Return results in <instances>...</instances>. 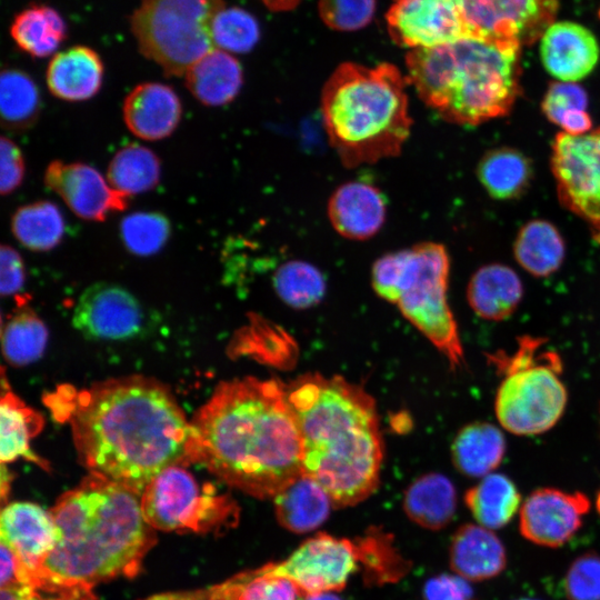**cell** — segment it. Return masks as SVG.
I'll list each match as a JSON object with an SVG mask.
<instances>
[{"label":"cell","mask_w":600,"mask_h":600,"mask_svg":"<svg viewBox=\"0 0 600 600\" xmlns=\"http://www.w3.org/2000/svg\"><path fill=\"white\" fill-rule=\"evenodd\" d=\"M46 402L70 427L78 458L90 473L140 496L166 468L189 464L190 422L154 379L132 376L80 390L60 387Z\"/></svg>","instance_id":"cell-1"},{"label":"cell","mask_w":600,"mask_h":600,"mask_svg":"<svg viewBox=\"0 0 600 600\" xmlns=\"http://www.w3.org/2000/svg\"><path fill=\"white\" fill-rule=\"evenodd\" d=\"M190 426L189 464L247 494L274 498L302 474L299 424L277 380L221 382Z\"/></svg>","instance_id":"cell-2"},{"label":"cell","mask_w":600,"mask_h":600,"mask_svg":"<svg viewBox=\"0 0 600 600\" xmlns=\"http://www.w3.org/2000/svg\"><path fill=\"white\" fill-rule=\"evenodd\" d=\"M302 446V473L333 507L367 499L379 486L382 437L373 398L334 376L306 374L287 387Z\"/></svg>","instance_id":"cell-3"},{"label":"cell","mask_w":600,"mask_h":600,"mask_svg":"<svg viewBox=\"0 0 600 600\" xmlns=\"http://www.w3.org/2000/svg\"><path fill=\"white\" fill-rule=\"evenodd\" d=\"M51 516L59 540L44 561L52 573L94 586L134 577L156 542L141 496L100 474L90 473L63 493Z\"/></svg>","instance_id":"cell-4"},{"label":"cell","mask_w":600,"mask_h":600,"mask_svg":"<svg viewBox=\"0 0 600 600\" xmlns=\"http://www.w3.org/2000/svg\"><path fill=\"white\" fill-rule=\"evenodd\" d=\"M520 49L477 38L411 49L406 57L408 80L444 120L479 124L508 114L516 102Z\"/></svg>","instance_id":"cell-5"},{"label":"cell","mask_w":600,"mask_h":600,"mask_svg":"<svg viewBox=\"0 0 600 600\" xmlns=\"http://www.w3.org/2000/svg\"><path fill=\"white\" fill-rule=\"evenodd\" d=\"M404 78L397 67L340 64L321 93V113L331 146L346 167L374 163L400 153L412 120Z\"/></svg>","instance_id":"cell-6"},{"label":"cell","mask_w":600,"mask_h":600,"mask_svg":"<svg viewBox=\"0 0 600 600\" xmlns=\"http://www.w3.org/2000/svg\"><path fill=\"white\" fill-rule=\"evenodd\" d=\"M450 260L446 248L423 242L380 257L372 267L374 291L396 304L449 361L464 362L458 326L448 302Z\"/></svg>","instance_id":"cell-7"},{"label":"cell","mask_w":600,"mask_h":600,"mask_svg":"<svg viewBox=\"0 0 600 600\" xmlns=\"http://www.w3.org/2000/svg\"><path fill=\"white\" fill-rule=\"evenodd\" d=\"M488 360L502 378L494 411L503 429L517 436H536L560 420L568 400L562 360L547 348L543 338L521 336L511 353L496 351Z\"/></svg>","instance_id":"cell-8"},{"label":"cell","mask_w":600,"mask_h":600,"mask_svg":"<svg viewBox=\"0 0 600 600\" xmlns=\"http://www.w3.org/2000/svg\"><path fill=\"white\" fill-rule=\"evenodd\" d=\"M223 0H142L131 17L141 53L169 77L186 74L214 47L212 22Z\"/></svg>","instance_id":"cell-9"},{"label":"cell","mask_w":600,"mask_h":600,"mask_svg":"<svg viewBox=\"0 0 600 600\" xmlns=\"http://www.w3.org/2000/svg\"><path fill=\"white\" fill-rule=\"evenodd\" d=\"M146 521L156 530L208 533L237 523L239 508L210 483L199 482L182 464L166 468L141 493Z\"/></svg>","instance_id":"cell-10"},{"label":"cell","mask_w":600,"mask_h":600,"mask_svg":"<svg viewBox=\"0 0 600 600\" xmlns=\"http://www.w3.org/2000/svg\"><path fill=\"white\" fill-rule=\"evenodd\" d=\"M551 169L561 203L600 229V128L578 136L558 133Z\"/></svg>","instance_id":"cell-11"},{"label":"cell","mask_w":600,"mask_h":600,"mask_svg":"<svg viewBox=\"0 0 600 600\" xmlns=\"http://www.w3.org/2000/svg\"><path fill=\"white\" fill-rule=\"evenodd\" d=\"M470 38L528 46L553 23L559 0H459Z\"/></svg>","instance_id":"cell-12"},{"label":"cell","mask_w":600,"mask_h":600,"mask_svg":"<svg viewBox=\"0 0 600 600\" xmlns=\"http://www.w3.org/2000/svg\"><path fill=\"white\" fill-rule=\"evenodd\" d=\"M362 561L361 547L348 539L319 533L304 541L286 560L269 563L272 573L293 581L301 593L342 589Z\"/></svg>","instance_id":"cell-13"},{"label":"cell","mask_w":600,"mask_h":600,"mask_svg":"<svg viewBox=\"0 0 600 600\" xmlns=\"http://www.w3.org/2000/svg\"><path fill=\"white\" fill-rule=\"evenodd\" d=\"M387 24L391 39L410 49L470 38L459 0H393Z\"/></svg>","instance_id":"cell-14"},{"label":"cell","mask_w":600,"mask_h":600,"mask_svg":"<svg viewBox=\"0 0 600 600\" xmlns=\"http://www.w3.org/2000/svg\"><path fill=\"white\" fill-rule=\"evenodd\" d=\"M144 313L127 289L109 282L87 288L73 311L72 324L87 339L129 340L143 330Z\"/></svg>","instance_id":"cell-15"},{"label":"cell","mask_w":600,"mask_h":600,"mask_svg":"<svg viewBox=\"0 0 600 600\" xmlns=\"http://www.w3.org/2000/svg\"><path fill=\"white\" fill-rule=\"evenodd\" d=\"M590 508L591 502L582 492L539 488L520 507V533L537 546L561 547L580 529Z\"/></svg>","instance_id":"cell-16"},{"label":"cell","mask_w":600,"mask_h":600,"mask_svg":"<svg viewBox=\"0 0 600 600\" xmlns=\"http://www.w3.org/2000/svg\"><path fill=\"white\" fill-rule=\"evenodd\" d=\"M46 186L79 218L104 221L128 207V197L114 190L93 167L82 162L53 160L44 171Z\"/></svg>","instance_id":"cell-17"},{"label":"cell","mask_w":600,"mask_h":600,"mask_svg":"<svg viewBox=\"0 0 600 600\" xmlns=\"http://www.w3.org/2000/svg\"><path fill=\"white\" fill-rule=\"evenodd\" d=\"M0 538L23 566L38 570L56 548L59 531L51 512L33 502L14 501L2 508Z\"/></svg>","instance_id":"cell-18"},{"label":"cell","mask_w":600,"mask_h":600,"mask_svg":"<svg viewBox=\"0 0 600 600\" xmlns=\"http://www.w3.org/2000/svg\"><path fill=\"white\" fill-rule=\"evenodd\" d=\"M543 67L554 78L572 82L583 79L596 67L600 49L586 27L570 21L553 22L542 34Z\"/></svg>","instance_id":"cell-19"},{"label":"cell","mask_w":600,"mask_h":600,"mask_svg":"<svg viewBox=\"0 0 600 600\" xmlns=\"http://www.w3.org/2000/svg\"><path fill=\"white\" fill-rule=\"evenodd\" d=\"M122 113L132 134L143 140L157 141L169 137L177 129L182 116V104L171 87L159 82H144L126 97Z\"/></svg>","instance_id":"cell-20"},{"label":"cell","mask_w":600,"mask_h":600,"mask_svg":"<svg viewBox=\"0 0 600 600\" xmlns=\"http://www.w3.org/2000/svg\"><path fill=\"white\" fill-rule=\"evenodd\" d=\"M386 198L372 183L351 181L341 184L328 203L329 220L334 230L351 240L373 237L383 226Z\"/></svg>","instance_id":"cell-21"},{"label":"cell","mask_w":600,"mask_h":600,"mask_svg":"<svg viewBox=\"0 0 600 600\" xmlns=\"http://www.w3.org/2000/svg\"><path fill=\"white\" fill-rule=\"evenodd\" d=\"M450 567L469 582H480L499 576L507 567L503 543L493 532L480 524L461 526L452 537L449 550Z\"/></svg>","instance_id":"cell-22"},{"label":"cell","mask_w":600,"mask_h":600,"mask_svg":"<svg viewBox=\"0 0 600 600\" xmlns=\"http://www.w3.org/2000/svg\"><path fill=\"white\" fill-rule=\"evenodd\" d=\"M103 64L91 48L76 46L58 52L50 60L46 80L57 98L79 102L94 97L102 84Z\"/></svg>","instance_id":"cell-23"},{"label":"cell","mask_w":600,"mask_h":600,"mask_svg":"<svg viewBox=\"0 0 600 600\" xmlns=\"http://www.w3.org/2000/svg\"><path fill=\"white\" fill-rule=\"evenodd\" d=\"M523 294L519 276L509 267L492 263L481 267L471 277L467 299L480 318L501 321L518 308Z\"/></svg>","instance_id":"cell-24"},{"label":"cell","mask_w":600,"mask_h":600,"mask_svg":"<svg viewBox=\"0 0 600 600\" xmlns=\"http://www.w3.org/2000/svg\"><path fill=\"white\" fill-rule=\"evenodd\" d=\"M186 86L202 104L210 107L231 102L242 86L239 61L227 51L213 49L186 72Z\"/></svg>","instance_id":"cell-25"},{"label":"cell","mask_w":600,"mask_h":600,"mask_svg":"<svg viewBox=\"0 0 600 600\" xmlns=\"http://www.w3.org/2000/svg\"><path fill=\"white\" fill-rule=\"evenodd\" d=\"M273 500L279 523L297 533L320 527L333 506L323 488L303 473L281 490Z\"/></svg>","instance_id":"cell-26"},{"label":"cell","mask_w":600,"mask_h":600,"mask_svg":"<svg viewBox=\"0 0 600 600\" xmlns=\"http://www.w3.org/2000/svg\"><path fill=\"white\" fill-rule=\"evenodd\" d=\"M506 453V439L501 430L488 422H473L456 436L451 454L454 467L470 478L492 473Z\"/></svg>","instance_id":"cell-27"},{"label":"cell","mask_w":600,"mask_h":600,"mask_svg":"<svg viewBox=\"0 0 600 600\" xmlns=\"http://www.w3.org/2000/svg\"><path fill=\"white\" fill-rule=\"evenodd\" d=\"M42 416L28 407L10 389L2 392L0 401V459L2 463L19 458L48 469L43 459L32 452L30 441L43 428Z\"/></svg>","instance_id":"cell-28"},{"label":"cell","mask_w":600,"mask_h":600,"mask_svg":"<svg viewBox=\"0 0 600 600\" xmlns=\"http://www.w3.org/2000/svg\"><path fill=\"white\" fill-rule=\"evenodd\" d=\"M403 508L408 517L419 526L440 530L450 523L456 513V488L443 474L421 476L407 489Z\"/></svg>","instance_id":"cell-29"},{"label":"cell","mask_w":600,"mask_h":600,"mask_svg":"<svg viewBox=\"0 0 600 600\" xmlns=\"http://www.w3.org/2000/svg\"><path fill=\"white\" fill-rule=\"evenodd\" d=\"M464 502L478 524L497 530L520 510L521 496L509 477L492 472L467 490Z\"/></svg>","instance_id":"cell-30"},{"label":"cell","mask_w":600,"mask_h":600,"mask_svg":"<svg viewBox=\"0 0 600 600\" xmlns=\"http://www.w3.org/2000/svg\"><path fill=\"white\" fill-rule=\"evenodd\" d=\"M564 241L557 228L544 220H532L519 231L514 258L529 273L548 277L556 272L564 258Z\"/></svg>","instance_id":"cell-31"},{"label":"cell","mask_w":600,"mask_h":600,"mask_svg":"<svg viewBox=\"0 0 600 600\" xmlns=\"http://www.w3.org/2000/svg\"><path fill=\"white\" fill-rule=\"evenodd\" d=\"M20 561V560H19ZM0 600H98L93 586L59 577L44 567L31 570L19 562L14 582L1 588Z\"/></svg>","instance_id":"cell-32"},{"label":"cell","mask_w":600,"mask_h":600,"mask_svg":"<svg viewBox=\"0 0 600 600\" xmlns=\"http://www.w3.org/2000/svg\"><path fill=\"white\" fill-rule=\"evenodd\" d=\"M532 176L530 161L512 148L487 152L479 162L478 177L494 199H513L528 188Z\"/></svg>","instance_id":"cell-33"},{"label":"cell","mask_w":600,"mask_h":600,"mask_svg":"<svg viewBox=\"0 0 600 600\" xmlns=\"http://www.w3.org/2000/svg\"><path fill=\"white\" fill-rule=\"evenodd\" d=\"M64 218L51 201L24 204L11 218V232L24 248L44 252L56 248L64 234Z\"/></svg>","instance_id":"cell-34"},{"label":"cell","mask_w":600,"mask_h":600,"mask_svg":"<svg viewBox=\"0 0 600 600\" xmlns=\"http://www.w3.org/2000/svg\"><path fill=\"white\" fill-rule=\"evenodd\" d=\"M161 163L147 147L128 144L113 156L107 170V180L121 194L131 196L152 190L160 180Z\"/></svg>","instance_id":"cell-35"},{"label":"cell","mask_w":600,"mask_h":600,"mask_svg":"<svg viewBox=\"0 0 600 600\" xmlns=\"http://www.w3.org/2000/svg\"><path fill=\"white\" fill-rule=\"evenodd\" d=\"M66 23L47 6H32L16 16L10 33L17 46L32 57L52 54L66 38Z\"/></svg>","instance_id":"cell-36"},{"label":"cell","mask_w":600,"mask_h":600,"mask_svg":"<svg viewBox=\"0 0 600 600\" xmlns=\"http://www.w3.org/2000/svg\"><path fill=\"white\" fill-rule=\"evenodd\" d=\"M41 112L40 92L23 71L4 69L0 77V113L2 127L11 132L30 129Z\"/></svg>","instance_id":"cell-37"},{"label":"cell","mask_w":600,"mask_h":600,"mask_svg":"<svg viewBox=\"0 0 600 600\" xmlns=\"http://www.w3.org/2000/svg\"><path fill=\"white\" fill-rule=\"evenodd\" d=\"M48 330L29 308L18 310L2 331V351L13 366H27L40 359L46 350Z\"/></svg>","instance_id":"cell-38"},{"label":"cell","mask_w":600,"mask_h":600,"mask_svg":"<svg viewBox=\"0 0 600 600\" xmlns=\"http://www.w3.org/2000/svg\"><path fill=\"white\" fill-rule=\"evenodd\" d=\"M273 287L286 304L296 309H306L320 302L326 292V280L313 264L294 260L277 269Z\"/></svg>","instance_id":"cell-39"},{"label":"cell","mask_w":600,"mask_h":600,"mask_svg":"<svg viewBox=\"0 0 600 600\" xmlns=\"http://www.w3.org/2000/svg\"><path fill=\"white\" fill-rule=\"evenodd\" d=\"M170 222L159 212H134L120 223L121 240L132 254L147 257L159 252L170 237Z\"/></svg>","instance_id":"cell-40"},{"label":"cell","mask_w":600,"mask_h":600,"mask_svg":"<svg viewBox=\"0 0 600 600\" xmlns=\"http://www.w3.org/2000/svg\"><path fill=\"white\" fill-rule=\"evenodd\" d=\"M259 39L256 19L239 8L222 9L212 22V40L217 49L242 53Z\"/></svg>","instance_id":"cell-41"},{"label":"cell","mask_w":600,"mask_h":600,"mask_svg":"<svg viewBox=\"0 0 600 600\" xmlns=\"http://www.w3.org/2000/svg\"><path fill=\"white\" fill-rule=\"evenodd\" d=\"M376 0H319L322 21L333 30L354 31L373 18Z\"/></svg>","instance_id":"cell-42"},{"label":"cell","mask_w":600,"mask_h":600,"mask_svg":"<svg viewBox=\"0 0 600 600\" xmlns=\"http://www.w3.org/2000/svg\"><path fill=\"white\" fill-rule=\"evenodd\" d=\"M568 600H600V556L587 552L577 557L564 576Z\"/></svg>","instance_id":"cell-43"},{"label":"cell","mask_w":600,"mask_h":600,"mask_svg":"<svg viewBox=\"0 0 600 600\" xmlns=\"http://www.w3.org/2000/svg\"><path fill=\"white\" fill-rule=\"evenodd\" d=\"M542 111L553 123H560L563 116L572 111L586 110L587 92L572 82H553L549 86L543 99Z\"/></svg>","instance_id":"cell-44"},{"label":"cell","mask_w":600,"mask_h":600,"mask_svg":"<svg viewBox=\"0 0 600 600\" xmlns=\"http://www.w3.org/2000/svg\"><path fill=\"white\" fill-rule=\"evenodd\" d=\"M26 164L20 148L8 137L0 140V191L10 194L20 187Z\"/></svg>","instance_id":"cell-45"},{"label":"cell","mask_w":600,"mask_h":600,"mask_svg":"<svg viewBox=\"0 0 600 600\" xmlns=\"http://www.w3.org/2000/svg\"><path fill=\"white\" fill-rule=\"evenodd\" d=\"M468 582L458 574L437 576L426 583L424 600H473Z\"/></svg>","instance_id":"cell-46"},{"label":"cell","mask_w":600,"mask_h":600,"mask_svg":"<svg viewBox=\"0 0 600 600\" xmlns=\"http://www.w3.org/2000/svg\"><path fill=\"white\" fill-rule=\"evenodd\" d=\"M0 290L2 296L19 292L26 280V269L19 252L7 244L0 249Z\"/></svg>","instance_id":"cell-47"},{"label":"cell","mask_w":600,"mask_h":600,"mask_svg":"<svg viewBox=\"0 0 600 600\" xmlns=\"http://www.w3.org/2000/svg\"><path fill=\"white\" fill-rule=\"evenodd\" d=\"M559 127L566 133L578 136L591 131L592 120L586 110H578L563 116Z\"/></svg>","instance_id":"cell-48"},{"label":"cell","mask_w":600,"mask_h":600,"mask_svg":"<svg viewBox=\"0 0 600 600\" xmlns=\"http://www.w3.org/2000/svg\"><path fill=\"white\" fill-rule=\"evenodd\" d=\"M273 11H287L293 9L300 0H262Z\"/></svg>","instance_id":"cell-49"},{"label":"cell","mask_w":600,"mask_h":600,"mask_svg":"<svg viewBox=\"0 0 600 600\" xmlns=\"http://www.w3.org/2000/svg\"><path fill=\"white\" fill-rule=\"evenodd\" d=\"M10 479H11V474L9 472V470L6 468L4 463H2L1 466V498H2V503L6 502V497L9 492V487H10Z\"/></svg>","instance_id":"cell-50"},{"label":"cell","mask_w":600,"mask_h":600,"mask_svg":"<svg viewBox=\"0 0 600 600\" xmlns=\"http://www.w3.org/2000/svg\"><path fill=\"white\" fill-rule=\"evenodd\" d=\"M299 600H341L338 596L329 592L306 594L302 593Z\"/></svg>","instance_id":"cell-51"},{"label":"cell","mask_w":600,"mask_h":600,"mask_svg":"<svg viewBox=\"0 0 600 600\" xmlns=\"http://www.w3.org/2000/svg\"><path fill=\"white\" fill-rule=\"evenodd\" d=\"M596 509L600 513V491L598 492L596 498Z\"/></svg>","instance_id":"cell-52"},{"label":"cell","mask_w":600,"mask_h":600,"mask_svg":"<svg viewBox=\"0 0 600 600\" xmlns=\"http://www.w3.org/2000/svg\"><path fill=\"white\" fill-rule=\"evenodd\" d=\"M518 600H537V599L522 598V599H518Z\"/></svg>","instance_id":"cell-53"}]
</instances>
